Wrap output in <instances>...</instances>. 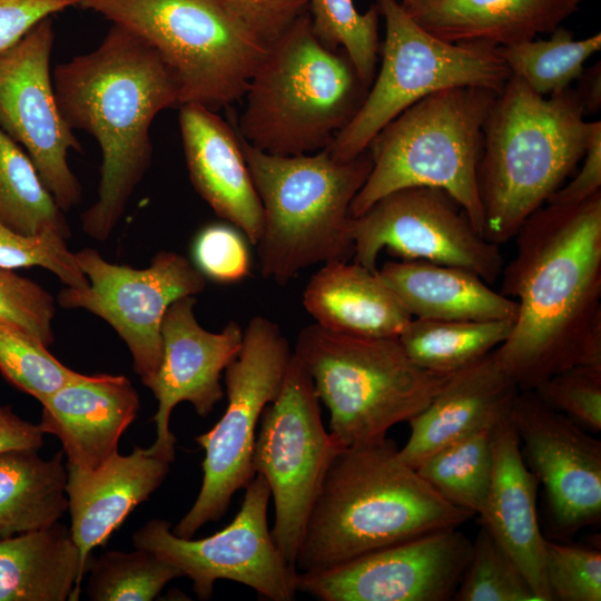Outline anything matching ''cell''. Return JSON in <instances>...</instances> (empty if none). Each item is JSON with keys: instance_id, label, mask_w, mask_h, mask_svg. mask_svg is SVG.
<instances>
[{"instance_id": "7dc6e473", "label": "cell", "mask_w": 601, "mask_h": 601, "mask_svg": "<svg viewBox=\"0 0 601 601\" xmlns=\"http://www.w3.org/2000/svg\"><path fill=\"white\" fill-rule=\"evenodd\" d=\"M574 91L582 106L584 115L599 112L601 107V65L600 61L583 69L575 80Z\"/></svg>"}, {"instance_id": "ba28073f", "label": "cell", "mask_w": 601, "mask_h": 601, "mask_svg": "<svg viewBox=\"0 0 601 601\" xmlns=\"http://www.w3.org/2000/svg\"><path fill=\"white\" fill-rule=\"evenodd\" d=\"M293 354L329 411V434L341 447L386 437L452 376L417 366L398 338L338 334L317 324L299 332Z\"/></svg>"}, {"instance_id": "ffe728a7", "label": "cell", "mask_w": 601, "mask_h": 601, "mask_svg": "<svg viewBox=\"0 0 601 601\" xmlns=\"http://www.w3.org/2000/svg\"><path fill=\"white\" fill-rule=\"evenodd\" d=\"M179 128L194 188L218 217L256 246L263 231V207L236 128L199 104L180 106Z\"/></svg>"}, {"instance_id": "277c9868", "label": "cell", "mask_w": 601, "mask_h": 601, "mask_svg": "<svg viewBox=\"0 0 601 601\" xmlns=\"http://www.w3.org/2000/svg\"><path fill=\"white\" fill-rule=\"evenodd\" d=\"M570 87L542 97L511 76L483 127L477 188L484 237L503 244L582 160L592 121Z\"/></svg>"}, {"instance_id": "d6a6232c", "label": "cell", "mask_w": 601, "mask_h": 601, "mask_svg": "<svg viewBox=\"0 0 601 601\" xmlns=\"http://www.w3.org/2000/svg\"><path fill=\"white\" fill-rule=\"evenodd\" d=\"M492 428L463 436L424 460L415 470L446 501L481 516L492 480Z\"/></svg>"}, {"instance_id": "6da1fadb", "label": "cell", "mask_w": 601, "mask_h": 601, "mask_svg": "<svg viewBox=\"0 0 601 601\" xmlns=\"http://www.w3.org/2000/svg\"><path fill=\"white\" fill-rule=\"evenodd\" d=\"M502 294L518 304L494 355L520 391L573 365L601 367V191L544 204L514 236Z\"/></svg>"}, {"instance_id": "1f68e13d", "label": "cell", "mask_w": 601, "mask_h": 601, "mask_svg": "<svg viewBox=\"0 0 601 601\" xmlns=\"http://www.w3.org/2000/svg\"><path fill=\"white\" fill-rule=\"evenodd\" d=\"M511 75L520 78L542 97L571 87L585 61L601 49V33L575 39L571 30L559 27L548 39H531L499 47Z\"/></svg>"}, {"instance_id": "f546056e", "label": "cell", "mask_w": 601, "mask_h": 601, "mask_svg": "<svg viewBox=\"0 0 601 601\" xmlns=\"http://www.w3.org/2000/svg\"><path fill=\"white\" fill-rule=\"evenodd\" d=\"M512 321L412 318L397 337L420 367L454 374L496 349L510 335Z\"/></svg>"}, {"instance_id": "30bf717a", "label": "cell", "mask_w": 601, "mask_h": 601, "mask_svg": "<svg viewBox=\"0 0 601 601\" xmlns=\"http://www.w3.org/2000/svg\"><path fill=\"white\" fill-rule=\"evenodd\" d=\"M374 3L385 23L381 67L358 111L327 147L339 161L363 154L384 126L433 92L481 87L500 93L512 76L497 47L442 40L418 26L398 0Z\"/></svg>"}, {"instance_id": "9c48e42d", "label": "cell", "mask_w": 601, "mask_h": 601, "mask_svg": "<svg viewBox=\"0 0 601 601\" xmlns=\"http://www.w3.org/2000/svg\"><path fill=\"white\" fill-rule=\"evenodd\" d=\"M78 7L148 41L175 72L180 106L216 110L242 99L267 48L217 0H78Z\"/></svg>"}, {"instance_id": "5bb4252c", "label": "cell", "mask_w": 601, "mask_h": 601, "mask_svg": "<svg viewBox=\"0 0 601 601\" xmlns=\"http://www.w3.org/2000/svg\"><path fill=\"white\" fill-rule=\"evenodd\" d=\"M75 254L89 285L62 288L59 306L82 308L106 321L126 343L136 374L149 388L162 358L161 325L168 307L203 293L206 277L175 252L157 253L144 269L109 263L89 247Z\"/></svg>"}, {"instance_id": "3957f363", "label": "cell", "mask_w": 601, "mask_h": 601, "mask_svg": "<svg viewBox=\"0 0 601 601\" xmlns=\"http://www.w3.org/2000/svg\"><path fill=\"white\" fill-rule=\"evenodd\" d=\"M398 455L388 437L339 450L329 464L296 554L299 573L318 572L471 518Z\"/></svg>"}, {"instance_id": "d6986e66", "label": "cell", "mask_w": 601, "mask_h": 601, "mask_svg": "<svg viewBox=\"0 0 601 601\" xmlns=\"http://www.w3.org/2000/svg\"><path fill=\"white\" fill-rule=\"evenodd\" d=\"M195 296L175 300L167 309L162 325V358L149 390L158 401L152 421L156 439L148 450L171 463L176 437L169 428L175 406L188 402L205 417L225 396L220 378L238 355L244 331L229 322L214 333L199 325L195 315Z\"/></svg>"}, {"instance_id": "7402d4cb", "label": "cell", "mask_w": 601, "mask_h": 601, "mask_svg": "<svg viewBox=\"0 0 601 601\" xmlns=\"http://www.w3.org/2000/svg\"><path fill=\"white\" fill-rule=\"evenodd\" d=\"M492 480L481 522L520 569L540 601H551L545 577V543L538 520L539 481L522 456L509 416L491 431Z\"/></svg>"}, {"instance_id": "9a60e30c", "label": "cell", "mask_w": 601, "mask_h": 601, "mask_svg": "<svg viewBox=\"0 0 601 601\" xmlns=\"http://www.w3.org/2000/svg\"><path fill=\"white\" fill-rule=\"evenodd\" d=\"M353 262L376 272L381 250L405 260L469 269L487 284L502 274L500 247L487 240L446 191L408 187L392 191L353 217Z\"/></svg>"}, {"instance_id": "c3c4849f", "label": "cell", "mask_w": 601, "mask_h": 601, "mask_svg": "<svg viewBox=\"0 0 601 601\" xmlns=\"http://www.w3.org/2000/svg\"><path fill=\"white\" fill-rule=\"evenodd\" d=\"M400 1H403V0H400Z\"/></svg>"}, {"instance_id": "b9f144b4", "label": "cell", "mask_w": 601, "mask_h": 601, "mask_svg": "<svg viewBox=\"0 0 601 601\" xmlns=\"http://www.w3.org/2000/svg\"><path fill=\"white\" fill-rule=\"evenodd\" d=\"M236 227L213 224L203 228L193 243V258L200 273L217 283H237L248 276L250 256Z\"/></svg>"}, {"instance_id": "e0dca14e", "label": "cell", "mask_w": 601, "mask_h": 601, "mask_svg": "<svg viewBox=\"0 0 601 601\" xmlns=\"http://www.w3.org/2000/svg\"><path fill=\"white\" fill-rule=\"evenodd\" d=\"M472 549L456 528L441 529L327 570L298 572L297 591L322 601H447Z\"/></svg>"}, {"instance_id": "f6af8a7d", "label": "cell", "mask_w": 601, "mask_h": 601, "mask_svg": "<svg viewBox=\"0 0 601 601\" xmlns=\"http://www.w3.org/2000/svg\"><path fill=\"white\" fill-rule=\"evenodd\" d=\"M601 191V121H592L582 166L569 184L562 185L545 204L572 206Z\"/></svg>"}, {"instance_id": "d590c367", "label": "cell", "mask_w": 601, "mask_h": 601, "mask_svg": "<svg viewBox=\"0 0 601 601\" xmlns=\"http://www.w3.org/2000/svg\"><path fill=\"white\" fill-rule=\"evenodd\" d=\"M0 372L10 384L39 402L86 375L70 370L42 343L2 319H0Z\"/></svg>"}, {"instance_id": "ab89813d", "label": "cell", "mask_w": 601, "mask_h": 601, "mask_svg": "<svg viewBox=\"0 0 601 601\" xmlns=\"http://www.w3.org/2000/svg\"><path fill=\"white\" fill-rule=\"evenodd\" d=\"M545 577L551 601H600L601 552L546 540Z\"/></svg>"}, {"instance_id": "7a4b0ae2", "label": "cell", "mask_w": 601, "mask_h": 601, "mask_svg": "<svg viewBox=\"0 0 601 601\" xmlns=\"http://www.w3.org/2000/svg\"><path fill=\"white\" fill-rule=\"evenodd\" d=\"M52 82L65 121L90 134L101 150L98 198L81 227L104 242L150 165L154 118L180 106L179 82L148 41L115 23L95 50L57 65Z\"/></svg>"}, {"instance_id": "83f0119b", "label": "cell", "mask_w": 601, "mask_h": 601, "mask_svg": "<svg viewBox=\"0 0 601 601\" xmlns=\"http://www.w3.org/2000/svg\"><path fill=\"white\" fill-rule=\"evenodd\" d=\"M85 573L61 523L0 539V601L78 600Z\"/></svg>"}, {"instance_id": "8d00e7d4", "label": "cell", "mask_w": 601, "mask_h": 601, "mask_svg": "<svg viewBox=\"0 0 601 601\" xmlns=\"http://www.w3.org/2000/svg\"><path fill=\"white\" fill-rule=\"evenodd\" d=\"M453 600L540 601L520 569L484 525L473 542L470 562Z\"/></svg>"}, {"instance_id": "4fadbf2b", "label": "cell", "mask_w": 601, "mask_h": 601, "mask_svg": "<svg viewBox=\"0 0 601 601\" xmlns=\"http://www.w3.org/2000/svg\"><path fill=\"white\" fill-rule=\"evenodd\" d=\"M270 490L260 474L245 487L239 511L220 531L199 540L171 531L170 522L154 519L132 535L135 548L146 549L190 579L200 600H209L218 580L253 589L270 601H293L298 571L280 553L268 526Z\"/></svg>"}, {"instance_id": "f1b7e54d", "label": "cell", "mask_w": 601, "mask_h": 601, "mask_svg": "<svg viewBox=\"0 0 601 601\" xmlns=\"http://www.w3.org/2000/svg\"><path fill=\"white\" fill-rule=\"evenodd\" d=\"M62 451L50 460L37 450L0 453V539L55 524L68 510Z\"/></svg>"}, {"instance_id": "8fae6325", "label": "cell", "mask_w": 601, "mask_h": 601, "mask_svg": "<svg viewBox=\"0 0 601 601\" xmlns=\"http://www.w3.org/2000/svg\"><path fill=\"white\" fill-rule=\"evenodd\" d=\"M293 351L277 324L254 316L242 348L225 370L227 405L219 421L195 437L204 449L203 482L189 511L171 528L190 539L208 522L220 520L234 494L255 476L253 453L260 416L283 385Z\"/></svg>"}, {"instance_id": "74e56055", "label": "cell", "mask_w": 601, "mask_h": 601, "mask_svg": "<svg viewBox=\"0 0 601 601\" xmlns=\"http://www.w3.org/2000/svg\"><path fill=\"white\" fill-rule=\"evenodd\" d=\"M0 267L16 269L42 267L66 286L83 288L89 280L80 269L67 239L57 234L27 236L0 220Z\"/></svg>"}, {"instance_id": "bcb514c9", "label": "cell", "mask_w": 601, "mask_h": 601, "mask_svg": "<svg viewBox=\"0 0 601 601\" xmlns=\"http://www.w3.org/2000/svg\"><path fill=\"white\" fill-rule=\"evenodd\" d=\"M40 425L17 415L9 406H0V453L9 450H39L43 444Z\"/></svg>"}, {"instance_id": "ac0fdd59", "label": "cell", "mask_w": 601, "mask_h": 601, "mask_svg": "<svg viewBox=\"0 0 601 601\" xmlns=\"http://www.w3.org/2000/svg\"><path fill=\"white\" fill-rule=\"evenodd\" d=\"M509 416L525 464L544 486L556 531L570 535L599 522L601 442L532 390L519 392Z\"/></svg>"}, {"instance_id": "8992f818", "label": "cell", "mask_w": 601, "mask_h": 601, "mask_svg": "<svg viewBox=\"0 0 601 601\" xmlns=\"http://www.w3.org/2000/svg\"><path fill=\"white\" fill-rule=\"evenodd\" d=\"M240 141L263 207L256 244L263 277L285 285L313 265L351 260L349 209L372 168L367 150L339 161L327 148L282 156L259 150L242 137Z\"/></svg>"}, {"instance_id": "7bdbcfd3", "label": "cell", "mask_w": 601, "mask_h": 601, "mask_svg": "<svg viewBox=\"0 0 601 601\" xmlns=\"http://www.w3.org/2000/svg\"><path fill=\"white\" fill-rule=\"evenodd\" d=\"M249 33L268 46L308 11V0H217Z\"/></svg>"}, {"instance_id": "60d3db41", "label": "cell", "mask_w": 601, "mask_h": 601, "mask_svg": "<svg viewBox=\"0 0 601 601\" xmlns=\"http://www.w3.org/2000/svg\"><path fill=\"white\" fill-rule=\"evenodd\" d=\"M55 299L48 290L13 269L0 267V319L49 347L55 341Z\"/></svg>"}, {"instance_id": "ee69618b", "label": "cell", "mask_w": 601, "mask_h": 601, "mask_svg": "<svg viewBox=\"0 0 601 601\" xmlns=\"http://www.w3.org/2000/svg\"><path fill=\"white\" fill-rule=\"evenodd\" d=\"M78 6V0H0V53L41 20Z\"/></svg>"}, {"instance_id": "4dcf8cb0", "label": "cell", "mask_w": 601, "mask_h": 601, "mask_svg": "<svg viewBox=\"0 0 601 601\" xmlns=\"http://www.w3.org/2000/svg\"><path fill=\"white\" fill-rule=\"evenodd\" d=\"M0 220L27 235L70 237V227L31 159L0 128Z\"/></svg>"}, {"instance_id": "836d02e7", "label": "cell", "mask_w": 601, "mask_h": 601, "mask_svg": "<svg viewBox=\"0 0 601 601\" xmlns=\"http://www.w3.org/2000/svg\"><path fill=\"white\" fill-rule=\"evenodd\" d=\"M183 574L154 552L107 551L93 560L87 593L92 601H150Z\"/></svg>"}, {"instance_id": "f35d334b", "label": "cell", "mask_w": 601, "mask_h": 601, "mask_svg": "<svg viewBox=\"0 0 601 601\" xmlns=\"http://www.w3.org/2000/svg\"><path fill=\"white\" fill-rule=\"evenodd\" d=\"M532 391L585 431H601V368L573 365L549 376Z\"/></svg>"}, {"instance_id": "d4e9b609", "label": "cell", "mask_w": 601, "mask_h": 601, "mask_svg": "<svg viewBox=\"0 0 601 601\" xmlns=\"http://www.w3.org/2000/svg\"><path fill=\"white\" fill-rule=\"evenodd\" d=\"M400 1V0H398ZM582 0H403L424 30L449 42L506 47L550 35Z\"/></svg>"}, {"instance_id": "e575fe53", "label": "cell", "mask_w": 601, "mask_h": 601, "mask_svg": "<svg viewBox=\"0 0 601 601\" xmlns=\"http://www.w3.org/2000/svg\"><path fill=\"white\" fill-rule=\"evenodd\" d=\"M315 33L328 47L342 49L370 87L380 58V12L375 3L361 13L353 0H308Z\"/></svg>"}, {"instance_id": "44dd1931", "label": "cell", "mask_w": 601, "mask_h": 601, "mask_svg": "<svg viewBox=\"0 0 601 601\" xmlns=\"http://www.w3.org/2000/svg\"><path fill=\"white\" fill-rule=\"evenodd\" d=\"M40 403L41 430L60 440L68 465L82 470H92L118 452V442L140 407L131 382L111 374H86Z\"/></svg>"}, {"instance_id": "7c38bea8", "label": "cell", "mask_w": 601, "mask_h": 601, "mask_svg": "<svg viewBox=\"0 0 601 601\" xmlns=\"http://www.w3.org/2000/svg\"><path fill=\"white\" fill-rule=\"evenodd\" d=\"M258 427L253 469L266 480L274 500V542L295 566L324 476L343 447L326 431L313 382L294 354L282 388L265 407Z\"/></svg>"}, {"instance_id": "2e32d148", "label": "cell", "mask_w": 601, "mask_h": 601, "mask_svg": "<svg viewBox=\"0 0 601 601\" xmlns=\"http://www.w3.org/2000/svg\"><path fill=\"white\" fill-rule=\"evenodd\" d=\"M53 40L48 17L0 53V128L23 148L66 211L81 201V185L69 167L68 154L82 148L57 104L50 75Z\"/></svg>"}, {"instance_id": "cb8c5ba5", "label": "cell", "mask_w": 601, "mask_h": 601, "mask_svg": "<svg viewBox=\"0 0 601 601\" xmlns=\"http://www.w3.org/2000/svg\"><path fill=\"white\" fill-rule=\"evenodd\" d=\"M520 388L494 351L452 374L431 402L407 422L410 436L400 457L413 469L447 444L492 428L510 413Z\"/></svg>"}, {"instance_id": "5b68a950", "label": "cell", "mask_w": 601, "mask_h": 601, "mask_svg": "<svg viewBox=\"0 0 601 601\" xmlns=\"http://www.w3.org/2000/svg\"><path fill=\"white\" fill-rule=\"evenodd\" d=\"M368 88L347 55L318 38L307 11L267 46L236 130L268 154L316 152L352 120Z\"/></svg>"}, {"instance_id": "603a6c76", "label": "cell", "mask_w": 601, "mask_h": 601, "mask_svg": "<svg viewBox=\"0 0 601 601\" xmlns=\"http://www.w3.org/2000/svg\"><path fill=\"white\" fill-rule=\"evenodd\" d=\"M169 464L139 446L128 455L117 452L92 470L66 464L70 532L85 572L90 552L104 545L131 511L161 485Z\"/></svg>"}, {"instance_id": "4316f807", "label": "cell", "mask_w": 601, "mask_h": 601, "mask_svg": "<svg viewBox=\"0 0 601 601\" xmlns=\"http://www.w3.org/2000/svg\"><path fill=\"white\" fill-rule=\"evenodd\" d=\"M377 274L414 318L514 322L516 317L514 299L462 267L403 259L386 262Z\"/></svg>"}, {"instance_id": "484cf974", "label": "cell", "mask_w": 601, "mask_h": 601, "mask_svg": "<svg viewBox=\"0 0 601 601\" xmlns=\"http://www.w3.org/2000/svg\"><path fill=\"white\" fill-rule=\"evenodd\" d=\"M318 326L338 334L397 338L413 318L376 272L352 262L323 264L303 295Z\"/></svg>"}, {"instance_id": "52a82bcc", "label": "cell", "mask_w": 601, "mask_h": 601, "mask_svg": "<svg viewBox=\"0 0 601 601\" xmlns=\"http://www.w3.org/2000/svg\"><path fill=\"white\" fill-rule=\"evenodd\" d=\"M496 96L481 87L443 89L384 126L367 146L372 168L352 201L351 216H359L392 191L432 187L451 195L483 234L477 166L483 127Z\"/></svg>"}]
</instances>
